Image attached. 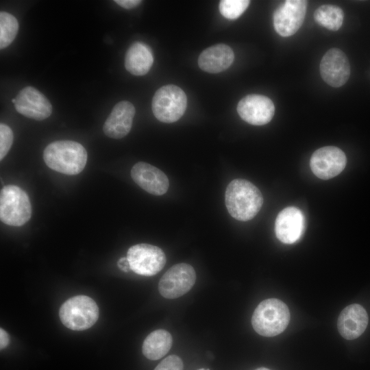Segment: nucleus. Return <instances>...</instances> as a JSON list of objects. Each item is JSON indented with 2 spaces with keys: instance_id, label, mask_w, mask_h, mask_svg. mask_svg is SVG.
<instances>
[{
  "instance_id": "f257e3e1",
  "label": "nucleus",
  "mask_w": 370,
  "mask_h": 370,
  "mask_svg": "<svg viewBox=\"0 0 370 370\" xmlns=\"http://www.w3.org/2000/svg\"><path fill=\"white\" fill-rule=\"evenodd\" d=\"M225 200L230 214L241 221L253 219L263 204L259 189L250 182L242 179L234 180L228 184Z\"/></svg>"
},
{
  "instance_id": "f03ea898",
  "label": "nucleus",
  "mask_w": 370,
  "mask_h": 370,
  "mask_svg": "<svg viewBox=\"0 0 370 370\" xmlns=\"http://www.w3.org/2000/svg\"><path fill=\"white\" fill-rule=\"evenodd\" d=\"M43 159L52 170L66 175H77L86 166L87 152L77 142L57 140L45 147Z\"/></svg>"
},
{
  "instance_id": "7ed1b4c3",
  "label": "nucleus",
  "mask_w": 370,
  "mask_h": 370,
  "mask_svg": "<svg viewBox=\"0 0 370 370\" xmlns=\"http://www.w3.org/2000/svg\"><path fill=\"white\" fill-rule=\"evenodd\" d=\"M290 321V312L281 300L271 298L261 301L256 308L251 324L255 331L263 336L271 337L282 333Z\"/></svg>"
},
{
  "instance_id": "20e7f679",
  "label": "nucleus",
  "mask_w": 370,
  "mask_h": 370,
  "mask_svg": "<svg viewBox=\"0 0 370 370\" xmlns=\"http://www.w3.org/2000/svg\"><path fill=\"white\" fill-rule=\"evenodd\" d=\"M99 308L86 295H76L67 299L59 310L60 319L67 328L81 331L90 328L97 321Z\"/></svg>"
},
{
  "instance_id": "39448f33",
  "label": "nucleus",
  "mask_w": 370,
  "mask_h": 370,
  "mask_svg": "<svg viewBox=\"0 0 370 370\" xmlns=\"http://www.w3.org/2000/svg\"><path fill=\"white\" fill-rule=\"evenodd\" d=\"M32 214L31 203L27 193L15 185L5 186L0 193V219L11 226H21Z\"/></svg>"
},
{
  "instance_id": "423d86ee",
  "label": "nucleus",
  "mask_w": 370,
  "mask_h": 370,
  "mask_svg": "<svg viewBox=\"0 0 370 370\" xmlns=\"http://www.w3.org/2000/svg\"><path fill=\"white\" fill-rule=\"evenodd\" d=\"M187 97L184 90L175 85L162 86L155 92L151 108L155 117L161 122L171 123L184 114Z\"/></svg>"
},
{
  "instance_id": "0eeeda50",
  "label": "nucleus",
  "mask_w": 370,
  "mask_h": 370,
  "mask_svg": "<svg viewBox=\"0 0 370 370\" xmlns=\"http://www.w3.org/2000/svg\"><path fill=\"white\" fill-rule=\"evenodd\" d=\"M127 258L132 271L144 276L156 275L166 264L164 251L157 246L145 243L132 246Z\"/></svg>"
},
{
  "instance_id": "6e6552de",
  "label": "nucleus",
  "mask_w": 370,
  "mask_h": 370,
  "mask_svg": "<svg viewBox=\"0 0 370 370\" xmlns=\"http://www.w3.org/2000/svg\"><path fill=\"white\" fill-rule=\"evenodd\" d=\"M195 280V271L191 265L176 264L162 275L158 284V290L162 297L175 299L188 292Z\"/></svg>"
},
{
  "instance_id": "1a4fd4ad",
  "label": "nucleus",
  "mask_w": 370,
  "mask_h": 370,
  "mask_svg": "<svg viewBox=\"0 0 370 370\" xmlns=\"http://www.w3.org/2000/svg\"><path fill=\"white\" fill-rule=\"evenodd\" d=\"M307 3L304 0H287L275 10L273 22L279 35L288 37L297 32L304 21Z\"/></svg>"
},
{
  "instance_id": "9d476101",
  "label": "nucleus",
  "mask_w": 370,
  "mask_h": 370,
  "mask_svg": "<svg viewBox=\"0 0 370 370\" xmlns=\"http://www.w3.org/2000/svg\"><path fill=\"white\" fill-rule=\"evenodd\" d=\"M347 163L345 153L334 146L316 150L312 155L310 166L313 173L320 179H331L343 171Z\"/></svg>"
},
{
  "instance_id": "9b49d317",
  "label": "nucleus",
  "mask_w": 370,
  "mask_h": 370,
  "mask_svg": "<svg viewBox=\"0 0 370 370\" xmlns=\"http://www.w3.org/2000/svg\"><path fill=\"white\" fill-rule=\"evenodd\" d=\"M320 73L330 86L341 87L348 80L350 65L345 53L338 48H332L323 56L320 62Z\"/></svg>"
},
{
  "instance_id": "f8f14e48",
  "label": "nucleus",
  "mask_w": 370,
  "mask_h": 370,
  "mask_svg": "<svg viewBox=\"0 0 370 370\" xmlns=\"http://www.w3.org/2000/svg\"><path fill=\"white\" fill-rule=\"evenodd\" d=\"M237 112L245 122L254 125H262L272 119L275 106L273 101L266 96L249 95L238 102Z\"/></svg>"
},
{
  "instance_id": "ddd939ff",
  "label": "nucleus",
  "mask_w": 370,
  "mask_h": 370,
  "mask_svg": "<svg viewBox=\"0 0 370 370\" xmlns=\"http://www.w3.org/2000/svg\"><path fill=\"white\" fill-rule=\"evenodd\" d=\"M15 99V109L27 118L42 121L48 118L52 112V106L49 99L32 86L23 88Z\"/></svg>"
},
{
  "instance_id": "4468645a",
  "label": "nucleus",
  "mask_w": 370,
  "mask_h": 370,
  "mask_svg": "<svg viewBox=\"0 0 370 370\" xmlns=\"http://www.w3.org/2000/svg\"><path fill=\"white\" fill-rule=\"evenodd\" d=\"M305 227V218L301 211L293 206L283 209L277 216L275 232L282 243L292 244L301 236Z\"/></svg>"
},
{
  "instance_id": "2eb2a0df",
  "label": "nucleus",
  "mask_w": 370,
  "mask_h": 370,
  "mask_svg": "<svg viewBox=\"0 0 370 370\" xmlns=\"http://www.w3.org/2000/svg\"><path fill=\"white\" fill-rule=\"evenodd\" d=\"M133 180L143 190L153 195H162L169 188L166 175L157 167L139 162L131 169Z\"/></svg>"
},
{
  "instance_id": "dca6fc26",
  "label": "nucleus",
  "mask_w": 370,
  "mask_h": 370,
  "mask_svg": "<svg viewBox=\"0 0 370 370\" xmlns=\"http://www.w3.org/2000/svg\"><path fill=\"white\" fill-rule=\"evenodd\" d=\"M135 112L134 105L130 101L116 103L103 124L104 134L115 139L125 136L131 130Z\"/></svg>"
},
{
  "instance_id": "f3484780",
  "label": "nucleus",
  "mask_w": 370,
  "mask_h": 370,
  "mask_svg": "<svg viewBox=\"0 0 370 370\" xmlns=\"http://www.w3.org/2000/svg\"><path fill=\"white\" fill-rule=\"evenodd\" d=\"M367 325V312L358 304L345 308L341 312L337 323L339 333L348 340L359 337L365 332Z\"/></svg>"
},
{
  "instance_id": "a211bd4d",
  "label": "nucleus",
  "mask_w": 370,
  "mask_h": 370,
  "mask_svg": "<svg viewBox=\"0 0 370 370\" xmlns=\"http://www.w3.org/2000/svg\"><path fill=\"white\" fill-rule=\"evenodd\" d=\"M234 60V53L230 47L225 44H217L201 53L198 65L207 73H218L228 69Z\"/></svg>"
},
{
  "instance_id": "6ab92c4d",
  "label": "nucleus",
  "mask_w": 370,
  "mask_h": 370,
  "mask_svg": "<svg viewBox=\"0 0 370 370\" xmlns=\"http://www.w3.org/2000/svg\"><path fill=\"white\" fill-rule=\"evenodd\" d=\"M153 62V57L151 49L141 42L133 43L125 53V67L134 75L147 74Z\"/></svg>"
},
{
  "instance_id": "aec40b11",
  "label": "nucleus",
  "mask_w": 370,
  "mask_h": 370,
  "mask_svg": "<svg viewBox=\"0 0 370 370\" xmlns=\"http://www.w3.org/2000/svg\"><path fill=\"white\" fill-rule=\"evenodd\" d=\"M173 339L165 330H156L144 340L142 347L143 355L148 359L156 360L165 356L171 347Z\"/></svg>"
},
{
  "instance_id": "412c9836",
  "label": "nucleus",
  "mask_w": 370,
  "mask_h": 370,
  "mask_svg": "<svg viewBox=\"0 0 370 370\" xmlns=\"http://www.w3.org/2000/svg\"><path fill=\"white\" fill-rule=\"evenodd\" d=\"M314 18L321 26L330 30L336 31L342 26L344 13L338 6L325 4L315 10Z\"/></svg>"
},
{
  "instance_id": "4be33fe9",
  "label": "nucleus",
  "mask_w": 370,
  "mask_h": 370,
  "mask_svg": "<svg viewBox=\"0 0 370 370\" xmlns=\"http://www.w3.org/2000/svg\"><path fill=\"white\" fill-rule=\"evenodd\" d=\"M18 30L17 19L11 14L0 13V48L8 47L14 40Z\"/></svg>"
},
{
  "instance_id": "5701e85b",
  "label": "nucleus",
  "mask_w": 370,
  "mask_h": 370,
  "mask_svg": "<svg viewBox=\"0 0 370 370\" xmlns=\"http://www.w3.org/2000/svg\"><path fill=\"white\" fill-rule=\"evenodd\" d=\"M249 3L248 0H222L219 3V11L226 18L236 19L247 10Z\"/></svg>"
},
{
  "instance_id": "b1692460",
  "label": "nucleus",
  "mask_w": 370,
  "mask_h": 370,
  "mask_svg": "<svg viewBox=\"0 0 370 370\" xmlns=\"http://www.w3.org/2000/svg\"><path fill=\"white\" fill-rule=\"evenodd\" d=\"M13 132L10 127L3 123L0 124V160H3L8 153L13 143Z\"/></svg>"
},
{
  "instance_id": "393cba45",
  "label": "nucleus",
  "mask_w": 370,
  "mask_h": 370,
  "mask_svg": "<svg viewBox=\"0 0 370 370\" xmlns=\"http://www.w3.org/2000/svg\"><path fill=\"white\" fill-rule=\"evenodd\" d=\"M182 359L176 355H171L163 359L154 370H183Z\"/></svg>"
},
{
  "instance_id": "a878e982",
  "label": "nucleus",
  "mask_w": 370,
  "mask_h": 370,
  "mask_svg": "<svg viewBox=\"0 0 370 370\" xmlns=\"http://www.w3.org/2000/svg\"><path fill=\"white\" fill-rule=\"evenodd\" d=\"M119 5L125 9H132L140 5L142 1L139 0H116L114 1Z\"/></svg>"
},
{
  "instance_id": "bb28decb",
  "label": "nucleus",
  "mask_w": 370,
  "mask_h": 370,
  "mask_svg": "<svg viewBox=\"0 0 370 370\" xmlns=\"http://www.w3.org/2000/svg\"><path fill=\"white\" fill-rule=\"evenodd\" d=\"M118 267L124 272H129L131 269L129 260L126 257H121L117 262Z\"/></svg>"
},
{
  "instance_id": "cd10ccee",
  "label": "nucleus",
  "mask_w": 370,
  "mask_h": 370,
  "mask_svg": "<svg viewBox=\"0 0 370 370\" xmlns=\"http://www.w3.org/2000/svg\"><path fill=\"white\" fill-rule=\"evenodd\" d=\"M9 344V336L8 333L3 329H0V348L3 349Z\"/></svg>"
},
{
  "instance_id": "c85d7f7f",
  "label": "nucleus",
  "mask_w": 370,
  "mask_h": 370,
  "mask_svg": "<svg viewBox=\"0 0 370 370\" xmlns=\"http://www.w3.org/2000/svg\"><path fill=\"white\" fill-rule=\"evenodd\" d=\"M255 370H270V369H269L267 368H265V367H260V368H258V369H256Z\"/></svg>"
},
{
  "instance_id": "c756f323",
  "label": "nucleus",
  "mask_w": 370,
  "mask_h": 370,
  "mask_svg": "<svg viewBox=\"0 0 370 370\" xmlns=\"http://www.w3.org/2000/svg\"><path fill=\"white\" fill-rule=\"evenodd\" d=\"M198 370H209V369H204V368H201V369H198Z\"/></svg>"
}]
</instances>
